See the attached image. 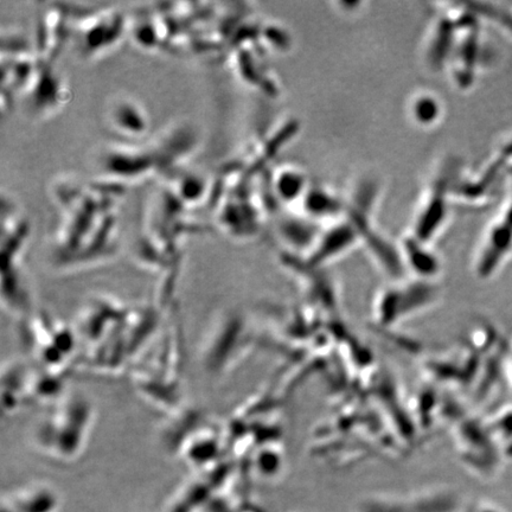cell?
Segmentation results:
<instances>
[{
    "mask_svg": "<svg viewBox=\"0 0 512 512\" xmlns=\"http://www.w3.org/2000/svg\"><path fill=\"white\" fill-rule=\"evenodd\" d=\"M471 10L477 15H482L494 22L512 40V4H470Z\"/></svg>",
    "mask_w": 512,
    "mask_h": 512,
    "instance_id": "ba28073f",
    "label": "cell"
},
{
    "mask_svg": "<svg viewBox=\"0 0 512 512\" xmlns=\"http://www.w3.org/2000/svg\"><path fill=\"white\" fill-rule=\"evenodd\" d=\"M303 188L304 178L297 172L286 171L278 178V194L286 201H292L293 198H296L303 191Z\"/></svg>",
    "mask_w": 512,
    "mask_h": 512,
    "instance_id": "8fae6325",
    "label": "cell"
},
{
    "mask_svg": "<svg viewBox=\"0 0 512 512\" xmlns=\"http://www.w3.org/2000/svg\"><path fill=\"white\" fill-rule=\"evenodd\" d=\"M414 113L416 119L421 123H430V121L437 118L438 104L431 98H422L416 102Z\"/></svg>",
    "mask_w": 512,
    "mask_h": 512,
    "instance_id": "4fadbf2b",
    "label": "cell"
},
{
    "mask_svg": "<svg viewBox=\"0 0 512 512\" xmlns=\"http://www.w3.org/2000/svg\"><path fill=\"white\" fill-rule=\"evenodd\" d=\"M251 343V330L238 311L223 312L211 324L201 347V362L206 373L227 375L245 355Z\"/></svg>",
    "mask_w": 512,
    "mask_h": 512,
    "instance_id": "7a4b0ae2",
    "label": "cell"
},
{
    "mask_svg": "<svg viewBox=\"0 0 512 512\" xmlns=\"http://www.w3.org/2000/svg\"><path fill=\"white\" fill-rule=\"evenodd\" d=\"M27 232L28 226L23 222L9 221V227L3 224L2 303L12 315H21L29 309L30 304L21 265Z\"/></svg>",
    "mask_w": 512,
    "mask_h": 512,
    "instance_id": "3957f363",
    "label": "cell"
},
{
    "mask_svg": "<svg viewBox=\"0 0 512 512\" xmlns=\"http://www.w3.org/2000/svg\"><path fill=\"white\" fill-rule=\"evenodd\" d=\"M95 418L94 403L85 393L66 392L37 422L32 441L55 462H75L87 450Z\"/></svg>",
    "mask_w": 512,
    "mask_h": 512,
    "instance_id": "6da1fadb",
    "label": "cell"
},
{
    "mask_svg": "<svg viewBox=\"0 0 512 512\" xmlns=\"http://www.w3.org/2000/svg\"><path fill=\"white\" fill-rule=\"evenodd\" d=\"M357 229L354 224H343L336 227L319 242L316 251L313 252L311 264L318 266L323 262L335 258L339 253H343L345 249L355 242Z\"/></svg>",
    "mask_w": 512,
    "mask_h": 512,
    "instance_id": "8992f818",
    "label": "cell"
},
{
    "mask_svg": "<svg viewBox=\"0 0 512 512\" xmlns=\"http://www.w3.org/2000/svg\"><path fill=\"white\" fill-rule=\"evenodd\" d=\"M281 230H283L285 239H287L288 242H291L292 245L297 246L307 245V243L311 241L312 236L315 235L312 228L307 226V224L297 221L284 223Z\"/></svg>",
    "mask_w": 512,
    "mask_h": 512,
    "instance_id": "7c38bea8",
    "label": "cell"
},
{
    "mask_svg": "<svg viewBox=\"0 0 512 512\" xmlns=\"http://www.w3.org/2000/svg\"><path fill=\"white\" fill-rule=\"evenodd\" d=\"M512 253V191L499 221L491 227L477 261L480 278H489Z\"/></svg>",
    "mask_w": 512,
    "mask_h": 512,
    "instance_id": "5b68a950",
    "label": "cell"
},
{
    "mask_svg": "<svg viewBox=\"0 0 512 512\" xmlns=\"http://www.w3.org/2000/svg\"><path fill=\"white\" fill-rule=\"evenodd\" d=\"M305 204L307 210L313 215H331L341 210V203L335 200L334 197L326 194L325 191L319 189H313L306 196Z\"/></svg>",
    "mask_w": 512,
    "mask_h": 512,
    "instance_id": "9c48e42d",
    "label": "cell"
},
{
    "mask_svg": "<svg viewBox=\"0 0 512 512\" xmlns=\"http://www.w3.org/2000/svg\"><path fill=\"white\" fill-rule=\"evenodd\" d=\"M424 243L409 239L405 243L408 265L420 277L430 278L439 271V262L433 254L422 246Z\"/></svg>",
    "mask_w": 512,
    "mask_h": 512,
    "instance_id": "52a82bcc",
    "label": "cell"
},
{
    "mask_svg": "<svg viewBox=\"0 0 512 512\" xmlns=\"http://www.w3.org/2000/svg\"><path fill=\"white\" fill-rule=\"evenodd\" d=\"M453 38V27L450 22L440 24L439 31L432 44L430 60L434 66H441L450 53Z\"/></svg>",
    "mask_w": 512,
    "mask_h": 512,
    "instance_id": "30bf717a",
    "label": "cell"
},
{
    "mask_svg": "<svg viewBox=\"0 0 512 512\" xmlns=\"http://www.w3.org/2000/svg\"><path fill=\"white\" fill-rule=\"evenodd\" d=\"M30 326V344L41 368L62 373L76 355L78 335L68 326L47 317H36Z\"/></svg>",
    "mask_w": 512,
    "mask_h": 512,
    "instance_id": "277c9868",
    "label": "cell"
}]
</instances>
